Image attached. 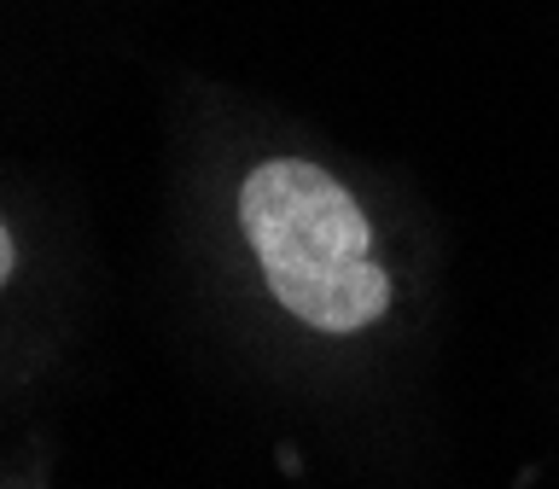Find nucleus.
<instances>
[{"mask_svg":"<svg viewBox=\"0 0 559 489\" xmlns=\"http://www.w3.org/2000/svg\"><path fill=\"white\" fill-rule=\"evenodd\" d=\"M12 262H17V251H12V234H7V227H0V286H7V279H12Z\"/></svg>","mask_w":559,"mask_h":489,"instance_id":"nucleus-2","label":"nucleus"},{"mask_svg":"<svg viewBox=\"0 0 559 489\" xmlns=\"http://www.w3.org/2000/svg\"><path fill=\"white\" fill-rule=\"evenodd\" d=\"M239 227L274 303L326 338H349L391 314V269L373 222L332 169L309 157H269L239 187Z\"/></svg>","mask_w":559,"mask_h":489,"instance_id":"nucleus-1","label":"nucleus"}]
</instances>
